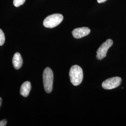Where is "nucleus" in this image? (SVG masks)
Instances as JSON below:
<instances>
[{
	"instance_id": "nucleus-2",
	"label": "nucleus",
	"mask_w": 126,
	"mask_h": 126,
	"mask_svg": "<svg viewBox=\"0 0 126 126\" xmlns=\"http://www.w3.org/2000/svg\"><path fill=\"white\" fill-rule=\"evenodd\" d=\"M43 83L45 92L47 93H50L53 88V73L52 71L49 67L45 68L43 72Z\"/></svg>"
},
{
	"instance_id": "nucleus-3",
	"label": "nucleus",
	"mask_w": 126,
	"mask_h": 126,
	"mask_svg": "<svg viewBox=\"0 0 126 126\" xmlns=\"http://www.w3.org/2000/svg\"><path fill=\"white\" fill-rule=\"evenodd\" d=\"M63 15L60 14H55L49 16L45 18L43 22V25L48 28H53L57 26L62 22Z\"/></svg>"
},
{
	"instance_id": "nucleus-4",
	"label": "nucleus",
	"mask_w": 126,
	"mask_h": 126,
	"mask_svg": "<svg viewBox=\"0 0 126 126\" xmlns=\"http://www.w3.org/2000/svg\"><path fill=\"white\" fill-rule=\"evenodd\" d=\"M113 45V40L110 39H108L104 42L97 51V59L100 60L105 58L107 56L108 50Z\"/></svg>"
},
{
	"instance_id": "nucleus-7",
	"label": "nucleus",
	"mask_w": 126,
	"mask_h": 126,
	"mask_svg": "<svg viewBox=\"0 0 126 126\" xmlns=\"http://www.w3.org/2000/svg\"><path fill=\"white\" fill-rule=\"evenodd\" d=\"M12 63L14 67L16 69L18 70L22 67L23 63V59L19 53L16 52L14 54L12 59Z\"/></svg>"
},
{
	"instance_id": "nucleus-11",
	"label": "nucleus",
	"mask_w": 126,
	"mask_h": 126,
	"mask_svg": "<svg viewBox=\"0 0 126 126\" xmlns=\"http://www.w3.org/2000/svg\"><path fill=\"white\" fill-rule=\"evenodd\" d=\"M7 121L6 120H2L0 121V126H5L7 124Z\"/></svg>"
},
{
	"instance_id": "nucleus-6",
	"label": "nucleus",
	"mask_w": 126,
	"mask_h": 126,
	"mask_svg": "<svg viewBox=\"0 0 126 126\" xmlns=\"http://www.w3.org/2000/svg\"><path fill=\"white\" fill-rule=\"evenodd\" d=\"M91 32L90 29L87 27L78 28L73 30L72 34L73 36L77 38H81L83 37L87 36Z\"/></svg>"
},
{
	"instance_id": "nucleus-9",
	"label": "nucleus",
	"mask_w": 126,
	"mask_h": 126,
	"mask_svg": "<svg viewBox=\"0 0 126 126\" xmlns=\"http://www.w3.org/2000/svg\"><path fill=\"white\" fill-rule=\"evenodd\" d=\"M25 0H14V5L16 7H18L23 4Z\"/></svg>"
},
{
	"instance_id": "nucleus-1",
	"label": "nucleus",
	"mask_w": 126,
	"mask_h": 126,
	"mask_svg": "<svg viewBox=\"0 0 126 126\" xmlns=\"http://www.w3.org/2000/svg\"><path fill=\"white\" fill-rule=\"evenodd\" d=\"M69 76L70 80L72 85L75 86L79 85L83 79V72L82 69L79 65H73L70 69Z\"/></svg>"
},
{
	"instance_id": "nucleus-10",
	"label": "nucleus",
	"mask_w": 126,
	"mask_h": 126,
	"mask_svg": "<svg viewBox=\"0 0 126 126\" xmlns=\"http://www.w3.org/2000/svg\"><path fill=\"white\" fill-rule=\"evenodd\" d=\"M5 38L3 32L0 29V46L3 45L4 44Z\"/></svg>"
},
{
	"instance_id": "nucleus-13",
	"label": "nucleus",
	"mask_w": 126,
	"mask_h": 126,
	"mask_svg": "<svg viewBox=\"0 0 126 126\" xmlns=\"http://www.w3.org/2000/svg\"><path fill=\"white\" fill-rule=\"evenodd\" d=\"M1 103H2V99H1V98L0 97V107H1Z\"/></svg>"
},
{
	"instance_id": "nucleus-5",
	"label": "nucleus",
	"mask_w": 126,
	"mask_h": 126,
	"mask_svg": "<svg viewBox=\"0 0 126 126\" xmlns=\"http://www.w3.org/2000/svg\"><path fill=\"white\" fill-rule=\"evenodd\" d=\"M122 80V78L119 77L109 78L104 81L102 86L104 89L107 90L114 89L121 85Z\"/></svg>"
},
{
	"instance_id": "nucleus-12",
	"label": "nucleus",
	"mask_w": 126,
	"mask_h": 126,
	"mask_svg": "<svg viewBox=\"0 0 126 126\" xmlns=\"http://www.w3.org/2000/svg\"><path fill=\"white\" fill-rule=\"evenodd\" d=\"M107 0H97V1L98 3H103L104 2H105Z\"/></svg>"
},
{
	"instance_id": "nucleus-8",
	"label": "nucleus",
	"mask_w": 126,
	"mask_h": 126,
	"mask_svg": "<svg viewBox=\"0 0 126 126\" xmlns=\"http://www.w3.org/2000/svg\"><path fill=\"white\" fill-rule=\"evenodd\" d=\"M31 88L32 86L30 82L26 81L24 82L20 88V94L23 97H26L29 94Z\"/></svg>"
}]
</instances>
